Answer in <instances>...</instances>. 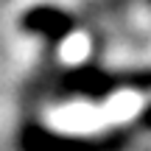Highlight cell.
Instances as JSON below:
<instances>
[{"label": "cell", "mask_w": 151, "mask_h": 151, "mask_svg": "<svg viewBox=\"0 0 151 151\" xmlns=\"http://www.w3.org/2000/svg\"><path fill=\"white\" fill-rule=\"evenodd\" d=\"M123 90L148 92L151 90V67H129V70H112V67L81 62V65L65 67L53 78L56 98H78L90 104H104L109 95Z\"/></svg>", "instance_id": "obj_1"}, {"label": "cell", "mask_w": 151, "mask_h": 151, "mask_svg": "<svg viewBox=\"0 0 151 151\" xmlns=\"http://www.w3.org/2000/svg\"><path fill=\"white\" fill-rule=\"evenodd\" d=\"M134 129L120 126L98 134H70L56 132L39 120H25L17 129V151H126L132 146Z\"/></svg>", "instance_id": "obj_2"}, {"label": "cell", "mask_w": 151, "mask_h": 151, "mask_svg": "<svg viewBox=\"0 0 151 151\" xmlns=\"http://www.w3.org/2000/svg\"><path fill=\"white\" fill-rule=\"evenodd\" d=\"M20 31H25L28 37L42 39L45 45H59L65 39H70L78 28V20L70 14L67 9L53 3H34L17 20Z\"/></svg>", "instance_id": "obj_3"}, {"label": "cell", "mask_w": 151, "mask_h": 151, "mask_svg": "<svg viewBox=\"0 0 151 151\" xmlns=\"http://www.w3.org/2000/svg\"><path fill=\"white\" fill-rule=\"evenodd\" d=\"M134 126H137V129H143V132H151V104H146V106L137 112Z\"/></svg>", "instance_id": "obj_4"}, {"label": "cell", "mask_w": 151, "mask_h": 151, "mask_svg": "<svg viewBox=\"0 0 151 151\" xmlns=\"http://www.w3.org/2000/svg\"><path fill=\"white\" fill-rule=\"evenodd\" d=\"M148 6H151V0H148Z\"/></svg>", "instance_id": "obj_5"}]
</instances>
